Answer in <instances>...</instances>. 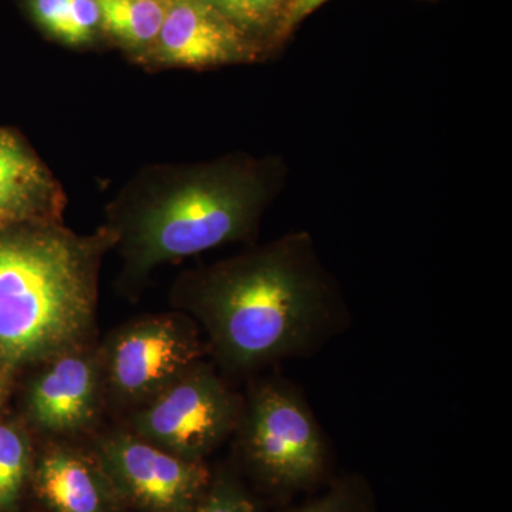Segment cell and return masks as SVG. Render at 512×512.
<instances>
[{"label": "cell", "instance_id": "5b68a950", "mask_svg": "<svg viewBox=\"0 0 512 512\" xmlns=\"http://www.w3.org/2000/svg\"><path fill=\"white\" fill-rule=\"evenodd\" d=\"M244 399L208 363L198 362L134 417V433L188 460L202 461L237 430Z\"/></svg>", "mask_w": 512, "mask_h": 512}, {"label": "cell", "instance_id": "52a82bcc", "mask_svg": "<svg viewBox=\"0 0 512 512\" xmlns=\"http://www.w3.org/2000/svg\"><path fill=\"white\" fill-rule=\"evenodd\" d=\"M97 458L123 503L141 512H192L212 478L204 461L177 456L137 434L101 441Z\"/></svg>", "mask_w": 512, "mask_h": 512}, {"label": "cell", "instance_id": "5bb4252c", "mask_svg": "<svg viewBox=\"0 0 512 512\" xmlns=\"http://www.w3.org/2000/svg\"><path fill=\"white\" fill-rule=\"evenodd\" d=\"M29 446L23 434L0 424V511L18 503L29 474Z\"/></svg>", "mask_w": 512, "mask_h": 512}, {"label": "cell", "instance_id": "277c9868", "mask_svg": "<svg viewBox=\"0 0 512 512\" xmlns=\"http://www.w3.org/2000/svg\"><path fill=\"white\" fill-rule=\"evenodd\" d=\"M235 433L249 473L276 498L312 490L328 473V443L301 390L291 382L258 384L244 400Z\"/></svg>", "mask_w": 512, "mask_h": 512}, {"label": "cell", "instance_id": "3957f363", "mask_svg": "<svg viewBox=\"0 0 512 512\" xmlns=\"http://www.w3.org/2000/svg\"><path fill=\"white\" fill-rule=\"evenodd\" d=\"M106 227L80 235L62 221L0 229V363L19 369L82 348L96 319Z\"/></svg>", "mask_w": 512, "mask_h": 512}, {"label": "cell", "instance_id": "8fae6325", "mask_svg": "<svg viewBox=\"0 0 512 512\" xmlns=\"http://www.w3.org/2000/svg\"><path fill=\"white\" fill-rule=\"evenodd\" d=\"M36 493L52 512H120L123 500L99 458L53 447L36 468Z\"/></svg>", "mask_w": 512, "mask_h": 512}, {"label": "cell", "instance_id": "9c48e42d", "mask_svg": "<svg viewBox=\"0 0 512 512\" xmlns=\"http://www.w3.org/2000/svg\"><path fill=\"white\" fill-rule=\"evenodd\" d=\"M100 360L70 350L46 362L30 387L28 409L37 427L63 434L83 429L97 412L101 387Z\"/></svg>", "mask_w": 512, "mask_h": 512}, {"label": "cell", "instance_id": "6da1fadb", "mask_svg": "<svg viewBox=\"0 0 512 512\" xmlns=\"http://www.w3.org/2000/svg\"><path fill=\"white\" fill-rule=\"evenodd\" d=\"M174 299L204 329L218 363L235 373L315 355L350 322L302 232L187 272Z\"/></svg>", "mask_w": 512, "mask_h": 512}, {"label": "cell", "instance_id": "2e32d148", "mask_svg": "<svg viewBox=\"0 0 512 512\" xmlns=\"http://www.w3.org/2000/svg\"><path fill=\"white\" fill-rule=\"evenodd\" d=\"M249 36L265 35L276 28L278 33L289 0H202Z\"/></svg>", "mask_w": 512, "mask_h": 512}, {"label": "cell", "instance_id": "7c38bea8", "mask_svg": "<svg viewBox=\"0 0 512 512\" xmlns=\"http://www.w3.org/2000/svg\"><path fill=\"white\" fill-rule=\"evenodd\" d=\"M101 30L138 62L146 63L156 45L170 0H97Z\"/></svg>", "mask_w": 512, "mask_h": 512}, {"label": "cell", "instance_id": "ba28073f", "mask_svg": "<svg viewBox=\"0 0 512 512\" xmlns=\"http://www.w3.org/2000/svg\"><path fill=\"white\" fill-rule=\"evenodd\" d=\"M259 56L254 37L202 0H170L144 66L205 69Z\"/></svg>", "mask_w": 512, "mask_h": 512}, {"label": "cell", "instance_id": "7a4b0ae2", "mask_svg": "<svg viewBox=\"0 0 512 512\" xmlns=\"http://www.w3.org/2000/svg\"><path fill=\"white\" fill-rule=\"evenodd\" d=\"M268 165L247 157L138 171L107 207L106 227L138 284L157 266L254 234L272 197Z\"/></svg>", "mask_w": 512, "mask_h": 512}, {"label": "cell", "instance_id": "30bf717a", "mask_svg": "<svg viewBox=\"0 0 512 512\" xmlns=\"http://www.w3.org/2000/svg\"><path fill=\"white\" fill-rule=\"evenodd\" d=\"M60 181L15 128L0 127V229L62 221Z\"/></svg>", "mask_w": 512, "mask_h": 512}, {"label": "cell", "instance_id": "9a60e30c", "mask_svg": "<svg viewBox=\"0 0 512 512\" xmlns=\"http://www.w3.org/2000/svg\"><path fill=\"white\" fill-rule=\"evenodd\" d=\"M286 512H377L372 488L365 478L352 474L333 481L325 493Z\"/></svg>", "mask_w": 512, "mask_h": 512}, {"label": "cell", "instance_id": "4fadbf2b", "mask_svg": "<svg viewBox=\"0 0 512 512\" xmlns=\"http://www.w3.org/2000/svg\"><path fill=\"white\" fill-rule=\"evenodd\" d=\"M39 28L70 46L92 43L101 29L97 0H28Z\"/></svg>", "mask_w": 512, "mask_h": 512}, {"label": "cell", "instance_id": "e0dca14e", "mask_svg": "<svg viewBox=\"0 0 512 512\" xmlns=\"http://www.w3.org/2000/svg\"><path fill=\"white\" fill-rule=\"evenodd\" d=\"M192 512H259V504L237 477L224 471L211 478L210 487Z\"/></svg>", "mask_w": 512, "mask_h": 512}, {"label": "cell", "instance_id": "ac0fdd59", "mask_svg": "<svg viewBox=\"0 0 512 512\" xmlns=\"http://www.w3.org/2000/svg\"><path fill=\"white\" fill-rule=\"evenodd\" d=\"M325 2H328V0H289L284 18H282L281 25H279L278 35L279 33L281 35L291 33L296 25H299L306 16L311 15Z\"/></svg>", "mask_w": 512, "mask_h": 512}, {"label": "cell", "instance_id": "8992f818", "mask_svg": "<svg viewBox=\"0 0 512 512\" xmlns=\"http://www.w3.org/2000/svg\"><path fill=\"white\" fill-rule=\"evenodd\" d=\"M204 352L200 326L184 313L134 320L104 352L107 382L120 399L147 403L201 362Z\"/></svg>", "mask_w": 512, "mask_h": 512}]
</instances>
